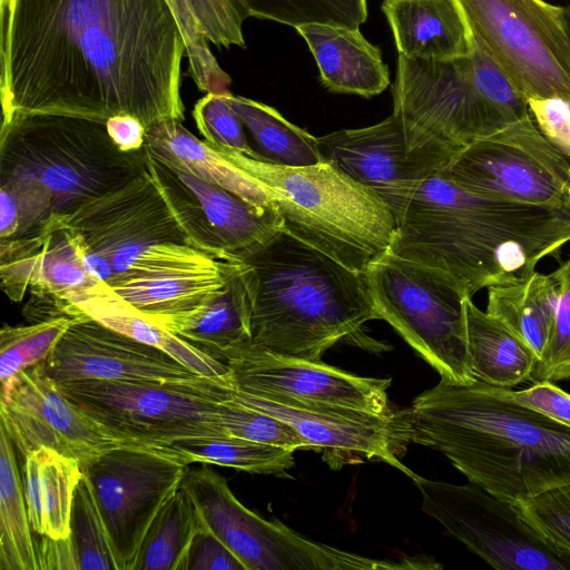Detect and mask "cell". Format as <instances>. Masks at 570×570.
Wrapping results in <instances>:
<instances>
[{"label":"cell","instance_id":"28","mask_svg":"<svg viewBox=\"0 0 570 570\" xmlns=\"http://www.w3.org/2000/svg\"><path fill=\"white\" fill-rule=\"evenodd\" d=\"M83 473L79 461L42 446L23 458L22 483L31 529L52 539L70 537L76 487Z\"/></svg>","mask_w":570,"mask_h":570},{"label":"cell","instance_id":"25","mask_svg":"<svg viewBox=\"0 0 570 570\" xmlns=\"http://www.w3.org/2000/svg\"><path fill=\"white\" fill-rule=\"evenodd\" d=\"M399 51L411 59L450 60L469 56L473 36L456 0H384Z\"/></svg>","mask_w":570,"mask_h":570},{"label":"cell","instance_id":"19","mask_svg":"<svg viewBox=\"0 0 570 570\" xmlns=\"http://www.w3.org/2000/svg\"><path fill=\"white\" fill-rule=\"evenodd\" d=\"M57 383L104 381H190L200 376L160 348L94 320L73 317L49 356L40 363Z\"/></svg>","mask_w":570,"mask_h":570},{"label":"cell","instance_id":"17","mask_svg":"<svg viewBox=\"0 0 570 570\" xmlns=\"http://www.w3.org/2000/svg\"><path fill=\"white\" fill-rule=\"evenodd\" d=\"M229 387L308 406L387 415L391 379L365 377L327 365L249 346L227 363Z\"/></svg>","mask_w":570,"mask_h":570},{"label":"cell","instance_id":"41","mask_svg":"<svg viewBox=\"0 0 570 570\" xmlns=\"http://www.w3.org/2000/svg\"><path fill=\"white\" fill-rule=\"evenodd\" d=\"M553 275L559 283V302L549 342L530 377L533 383L570 379V257Z\"/></svg>","mask_w":570,"mask_h":570},{"label":"cell","instance_id":"23","mask_svg":"<svg viewBox=\"0 0 570 570\" xmlns=\"http://www.w3.org/2000/svg\"><path fill=\"white\" fill-rule=\"evenodd\" d=\"M223 261L214 265L121 279L109 285L157 326L176 334L226 288Z\"/></svg>","mask_w":570,"mask_h":570},{"label":"cell","instance_id":"33","mask_svg":"<svg viewBox=\"0 0 570 570\" xmlns=\"http://www.w3.org/2000/svg\"><path fill=\"white\" fill-rule=\"evenodd\" d=\"M158 450L186 464H212L258 474H278L293 468L296 451L230 435L179 439Z\"/></svg>","mask_w":570,"mask_h":570},{"label":"cell","instance_id":"13","mask_svg":"<svg viewBox=\"0 0 570 570\" xmlns=\"http://www.w3.org/2000/svg\"><path fill=\"white\" fill-rule=\"evenodd\" d=\"M438 174L469 191L570 214V159L530 114L468 145Z\"/></svg>","mask_w":570,"mask_h":570},{"label":"cell","instance_id":"44","mask_svg":"<svg viewBox=\"0 0 570 570\" xmlns=\"http://www.w3.org/2000/svg\"><path fill=\"white\" fill-rule=\"evenodd\" d=\"M529 114L542 136L570 159V100L562 96L528 99Z\"/></svg>","mask_w":570,"mask_h":570},{"label":"cell","instance_id":"2","mask_svg":"<svg viewBox=\"0 0 570 570\" xmlns=\"http://www.w3.org/2000/svg\"><path fill=\"white\" fill-rule=\"evenodd\" d=\"M404 443L442 453L490 493L520 503L570 482V428L503 387L441 380L397 410Z\"/></svg>","mask_w":570,"mask_h":570},{"label":"cell","instance_id":"49","mask_svg":"<svg viewBox=\"0 0 570 570\" xmlns=\"http://www.w3.org/2000/svg\"><path fill=\"white\" fill-rule=\"evenodd\" d=\"M561 18L570 48V6L561 7Z\"/></svg>","mask_w":570,"mask_h":570},{"label":"cell","instance_id":"3","mask_svg":"<svg viewBox=\"0 0 570 570\" xmlns=\"http://www.w3.org/2000/svg\"><path fill=\"white\" fill-rule=\"evenodd\" d=\"M570 242V214L465 190L436 173L401 213L389 250L434 268L470 297L519 281Z\"/></svg>","mask_w":570,"mask_h":570},{"label":"cell","instance_id":"29","mask_svg":"<svg viewBox=\"0 0 570 570\" xmlns=\"http://www.w3.org/2000/svg\"><path fill=\"white\" fill-rule=\"evenodd\" d=\"M470 367L476 381L511 389L530 381L539 361L534 350L499 320L465 299Z\"/></svg>","mask_w":570,"mask_h":570},{"label":"cell","instance_id":"1","mask_svg":"<svg viewBox=\"0 0 570 570\" xmlns=\"http://www.w3.org/2000/svg\"><path fill=\"white\" fill-rule=\"evenodd\" d=\"M185 57L167 0H13L0 12L1 126L28 115L183 122Z\"/></svg>","mask_w":570,"mask_h":570},{"label":"cell","instance_id":"16","mask_svg":"<svg viewBox=\"0 0 570 570\" xmlns=\"http://www.w3.org/2000/svg\"><path fill=\"white\" fill-rule=\"evenodd\" d=\"M146 160L149 175L190 245L210 257L237 258L281 229L275 209H258L215 184L161 161L147 149Z\"/></svg>","mask_w":570,"mask_h":570},{"label":"cell","instance_id":"47","mask_svg":"<svg viewBox=\"0 0 570 570\" xmlns=\"http://www.w3.org/2000/svg\"><path fill=\"white\" fill-rule=\"evenodd\" d=\"M107 131L122 151H137L145 147L146 127L135 117L118 115L106 122Z\"/></svg>","mask_w":570,"mask_h":570},{"label":"cell","instance_id":"6","mask_svg":"<svg viewBox=\"0 0 570 570\" xmlns=\"http://www.w3.org/2000/svg\"><path fill=\"white\" fill-rule=\"evenodd\" d=\"M242 163L268 194L281 229L295 238L360 273L389 249L396 228L392 210L334 165L292 167L244 153Z\"/></svg>","mask_w":570,"mask_h":570},{"label":"cell","instance_id":"31","mask_svg":"<svg viewBox=\"0 0 570 570\" xmlns=\"http://www.w3.org/2000/svg\"><path fill=\"white\" fill-rule=\"evenodd\" d=\"M559 293L553 273L534 271L519 281L489 286L485 312L523 338L540 358L552 332Z\"/></svg>","mask_w":570,"mask_h":570},{"label":"cell","instance_id":"43","mask_svg":"<svg viewBox=\"0 0 570 570\" xmlns=\"http://www.w3.org/2000/svg\"><path fill=\"white\" fill-rule=\"evenodd\" d=\"M549 541L570 552V482L517 504Z\"/></svg>","mask_w":570,"mask_h":570},{"label":"cell","instance_id":"36","mask_svg":"<svg viewBox=\"0 0 570 570\" xmlns=\"http://www.w3.org/2000/svg\"><path fill=\"white\" fill-rule=\"evenodd\" d=\"M246 18L297 28L325 23L358 28L367 18L366 0H236Z\"/></svg>","mask_w":570,"mask_h":570},{"label":"cell","instance_id":"15","mask_svg":"<svg viewBox=\"0 0 570 570\" xmlns=\"http://www.w3.org/2000/svg\"><path fill=\"white\" fill-rule=\"evenodd\" d=\"M187 465L176 455L159 450L122 445L81 466L118 570H132L148 528L180 487Z\"/></svg>","mask_w":570,"mask_h":570},{"label":"cell","instance_id":"34","mask_svg":"<svg viewBox=\"0 0 570 570\" xmlns=\"http://www.w3.org/2000/svg\"><path fill=\"white\" fill-rule=\"evenodd\" d=\"M202 518L180 484L148 528L132 570H185Z\"/></svg>","mask_w":570,"mask_h":570},{"label":"cell","instance_id":"32","mask_svg":"<svg viewBox=\"0 0 570 570\" xmlns=\"http://www.w3.org/2000/svg\"><path fill=\"white\" fill-rule=\"evenodd\" d=\"M0 570H40L14 444L1 424Z\"/></svg>","mask_w":570,"mask_h":570},{"label":"cell","instance_id":"35","mask_svg":"<svg viewBox=\"0 0 570 570\" xmlns=\"http://www.w3.org/2000/svg\"><path fill=\"white\" fill-rule=\"evenodd\" d=\"M229 101L269 161L292 167L324 161L317 137L286 120L273 107L233 94Z\"/></svg>","mask_w":570,"mask_h":570},{"label":"cell","instance_id":"11","mask_svg":"<svg viewBox=\"0 0 570 570\" xmlns=\"http://www.w3.org/2000/svg\"><path fill=\"white\" fill-rule=\"evenodd\" d=\"M474 40L527 100H570L561 7L544 0H456Z\"/></svg>","mask_w":570,"mask_h":570},{"label":"cell","instance_id":"26","mask_svg":"<svg viewBox=\"0 0 570 570\" xmlns=\"http://www.w3.org/2000/svg\"><path fill=\"white\" fill-rule=\"evenodd\" d=\"M295 29L306 41L321 81L330 91L370 98L389 86V68L380 49L358 28L309 23Z\"/></svg>","mask_w":570,"mask_h":570},{"label":"cell","instance_id":"39","mask_svg":"<svg viewBox=\"0 0 570 570\" xmlns=\"http://www.w3.org/2000/svg\"><path fill=\"white\" fill-rule=\"evenodd\" d=\"M55 216L52 198L39 183L0 181V240H12L42 230Z\"/></svg>","mask_w":570,"mask_h":570},{"label":"cell","instance_id":"12","mask_svg":"<svg viewBox=\"0 0 570 570\" xmlns=\"http://www.w3.org/2000/svg\"><path fill=\"white\" fill-rule=\"evenodd\" d=\"M422 510L491 567L501 570H570V552L549 541L515 503L480 485L412 480Z\"/></svg>","mask_w":570,"mask_h":570},{"label":"cell","instance_id":"20","mask_svg":"<svg viewBox=\"0 0 570 570\" xmlns=\"http://www.w3.org/2000/svg\"><path fill=\"white\" fill-rule=\"evenodd\" d=\"M86 253L83 238L52 217L38 233L0 240L1 287L13 302L30 292L24 314L36 320L58 296L97 281L85 267Z\"/></svg>","mask_w":570,"mask_h":570},{"label":"cell","instance_id":"10","mask_svg":"<svg viewBox=\"0 0 570 570\" xmlns=\"http://www.w3.org/2000/svg\"><path fill=\"white\" fill-rule=\"evenodd\" d=\"M379 315L441 376L456 385L476 381L468 351L465 299L448 275L389 249L364 272Z\"/></svg>","mask_w":570,"mask_h":570},{"label":"cell","instance_id":"37","mask_svg":"<svg viewBox=\"0 0 570 570\" xmlns=\"http://www.w3.org/2000/svg\"><path fill=\"white\" fill-rule=\"evenodd\" d=\"M71 323L70 316L59 315L28 325L4 324L0 331L1 384L45 361Z\"/></svg>","mask_w":570,"mask_h":570},{"label":"cell","instance_id":"7","mask_svg":"<svg viewBox=\"0 0 570 570\" xmlns=\"http://www.w3.org/2000/svg\"><path fill=\"white\" fill-rule=\"evenodd\" d=\"M147 171L146 148L122 151L105 122L62 115H28L0 127V181L46 187L55 216L114 191Z\"/></svg>","mask_w":570,"mask_h":570},{"label":"cell","instance_id":"46","mask_svg":"<svg viewBox=\"0 0 570 570\" xmlns=\"http://www.w3.org/2000/svg\"><path fill=\"white\" fill-rule=\"evenodd\" d=\"M505 390L517 403L570 428V394L552 382H535L532 386L519 391Z\"/></svg>","mask_w":570,"mask_h":570},{"label":"cell","instance_id":"8","mask_svg":"<svg viewBox=\"0 0 570 570\" xmlns=\"http://www.w3.org/2000/svg\"><path fill=\"white\" fill-rule=\"evenodd\" d=\"M53 217L83 238L88 274L108 285L218 262L190 245L148 169L120 188Z\"/></svg>","mask_w":570,"mask_h":570},{"label":"cell","instance_id":"40","mask_svg":"<svg viewBox=\"0 0 570 570\" xmlns=\"http://www.w3.org/2000/svg\"><path fill=\"white\" fill-rule=\"evenodd\" d=\"M219 422L225 434L230 436L295 450L309 449L306 441L289 424L244 406L227 395L220 404Z\"/></svg>","mask_w":570,"mask_h":570},{"label":"cell","instance_id":"45","mask_svg":"<svg viewBox=\"0 0 570 570\" xmlns=\"http://www.w3.org/2000/svg\"><path fill=\"white\" fill-rule=\"evenodd\" d=\"M185 570H247V568L202 518L200 527L188 551Z\"/></svg>","mask_w":570,"mask_h":570},{"label":"cell","instance_id":"30","mask_svg":"<svg viewBox=\"0 0 570 570\" xmlns=\"http://www.w3.org/2000/svg\"><path fill=\"white\" fill-rule=\"evenodd\" d=\"M223 263L227 275L225 291L175 335L227 365L250 346L252 337L240 265L236 259Z\"/></svg>","mask_w":570,"mask_h":570},{"label":"cell","instance_id":"4","mask_svg":"<svg viewBox=\"0 0 570 570\" xmlns=\"http://www.w3.org/2000/svg\"><path fill=\"white\" fill-rule=\"evenodd\" d=\"M236 259L249 303L252 347L321 361L377 320L365 273L279 229Z\"/></svg>","mask_w":570,"mask_h":570},{"label":"cell","instance_id":"22","mask_svg":"<svg viewBox=\"0 0 570 570\" xmlns=\"http://www.w3.org/2000/svg\"><path fill=\"white\" fill-rule=\"evenodd\" d=\"M49 317L66 315L94 320L142 343L163 350L194 373L229 384V367L177 335L157 326L117 294L96 281L58 296L48 307Z\"/></svg>","mask_w":570,"mask_h":570},{"label":"cell","instance_id":"9","mask_svg":"<svg viewBox=\"0 0 570 570\" xmlns=\"http://www.w3.org/2000/svg\"><path fill=\"white\" fill-rule=\"evenodd\" d=\"M58 386L80 412L127 446L158 450L179 439L227 435L219 409L229 384L222 381L85 380Z\"/></svg>","mask_w":570,"mask_h":570},{"label":"cell","instance_id":"42","mask_svg":"<svg viewBox=\"0 0 570 570\" xmlns=\"http://www.w3.org/2000/svg\"><path fill=\"white\" fill-rule=\"evenodd\" d=\"M206 94L194 106L193 117L204 140L246 155H261L247 142L243 122L232 107L229 96Z\"/></svg>","mask_w":570,"mask_h":570},{"label":"cell","instance_id":"24","mask_svg":"<svg viewBox=\"0 0 570 570\" xmlns=\"http://www.w3.org/2000/svg\"><path fill=\"white\" fill-rule=\"evenodd\" d=\"M145 147L161 161L215 184L258 209H275L266 190L244 168L243 153L202 140L180 121L147 127Z\"/></svg>","mask_w":570,"mask_h":570},{"label":"cell","instance_id":"27","mask_svg":"<svg viewBox=\"0 0 570 570\" xmlns=\"http://www.w3.org/2000/svg\"><path fill=\"white\" fill-rule=\"evenodd\" d=\"M179 24L189 62V72L198 89L227 95L230 78L212 55L208 42L245 48L243 21L236 0H167Z\"/></svg>","mask_w":570,"mask_h":570},{"label":"cell","instance_id":"5","mask_svg":"<svg viewBox=\"0 0 570 570\" xmlns=\"http://www.w3.org/2000/svg\"><path fill=\"white\" fill-rule=\"evenodd\" d=\"M473 41L469 56L450 60L399 55L393 115L409 156L435 171L468 145L529 114L527 99Z\"/></svg>","mask_w":570,"mask_h":570},{"label":"cell","instance_id":"18","mask_svg":"<svg viewBox=\"0 0 570 570\" xmlns=\"http://www.w3.org/2000/svg\"><path fill=\"white\" fill-rule=\"evenodd\" d=\"M1 385V425L22 458L46 446L83 466L124 445L80 412L40 363Z\"/></svg>","mask_w":570,"mask_h":570},{"label":"cell","instance_id":"50","mask_svg":"<svg viewBox=\"0 0 570 570\" xmlns=\"http://www.w3.org/2000/svg\"><path fill=\"white\" fill-rule=\"evenodd\" d=\"M13 0H0V12L11 9Z\"/></svg>","mask_w":570,"mask_h":570},{"label":"cell","instance_id":"14","mask_svg":"<svg viewBox=\"0 0 570 570\" xmlns=\"http://www.w3.org/2000/svg\"><path fill=\"white\" fill-rule=\"evenodd\" d=\"M187 491L214 533L247 570L413 569V561L374 560L312 541L279 521H268L243 505L226 479L213 469L196 474Z\"/></svg>","mask_w":570,"mask_h":570},{"label":"cell","instance_id":"48","mask_svg":"<svg viewBox=\"0 0 570 570\" xmlns=\"http://www.w3.org/2000/svg\"><path fill=\"white\" fill-rule=\"evenodd\" d=\"M41 537L42 543H37L40 570L78 569L70 537L67 539Z\"/></svg>","mask_w":570,"mask_h":570},{"label":"cell","instance_id":"21","mask_svg":"<svg viewBox=\"0 0 570 570\" xmlns=\"http://www.w3.org/2000/svg\"><path fill=\"white\" fill-rule=\"evenodd\" d=\"M324 161L380 196L397 222L417 185L436 173L411 158L400 121L392 114L375 125L317 137Z\"/></svg>","mask_w":570,"mask_h":570},{"label":"cell","instance_id":"38","mask_svg":"<svg viewBox=\"0 0 570 570\" xmlns=\"http://www.w3.org/2000/svg\"><path fill=\"white\" fill-rule=\"evenodd\" d=\"M70 540L78 569L118 570L106 527L85 475L73 494Z\"/></svg>","mask_w":570,"mask_h":570}]
</instances>
